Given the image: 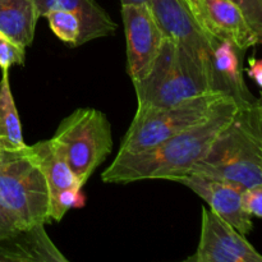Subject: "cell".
Returning <instances> with one entry per match:
<instances>
[{
	"instance_id": "7402d4cb",
	"label": "cell",
	"mask_w": 262,
	"mask_h": 262,
	"mask_svg": "<svg viewBox=\"0 0 262 262\" xmlns=\"http://www.w3.org/2000/svg\"><path fill=\"white\" fill-rule=\"evenodd\" d=\"M248 64H250V68L247 69L248 76L256 82L258 89H261L262 87V61L260 59L250 58Z\"/></svg>"
},
{
	"instance_id": "d4e9b609",
	"label": "cell",
	"mask_w": 262,
	"mask_h": 262,
	"mask_svg": "<svg viewBox=\"0 0 262 262\" xmlns=\"http://www.w3.org/2000/svg\"><path fill=\"white\" fill-rule=\"evenodd\" d=\"M188 2H189V4H191V8H192V9H193V7H194V5L197 4V3L200 2V0H188Z\"/></svg>"
},
{
	"instance_id": "e0dca14e",
	"label": "cell",
	"mask_w": 262,
	"mask_h": 262,
	"mask_svg": "<svg viewBox=\"0 0 262 262\" xmlns=\"http://www.w3.org/2000/svg\"><path fill=\"white\" fill-rule=\"evenodd\" d=\"M26 145L19 114L10 90L9 71H3L0 79V150L15 151Z\"/></svg>"
},
{
	"instance_id": "6da1fadb",
	"label": "cell",
	"mask_w": 262,
	"mask_h": 262,
	"mask_svg": "<svg viewBox=\"0 0 262 262\" xmlns=\"http://www.w3.org/2000/svg\"><path fill=\"white\" fill-rule=\"evenodd\" d=\"M239 102L228 97L200 124L159 145L132 154H118L101 174L104 183L128 184L140 181H171L186 176L201 160L217 136L234 117Z\"/></svg>"
},
{
	"instance_id": "603a6c76",
	"label": "cell",
	"mask_w": 262,
	"mask_h": 262,
	"mask_svg": "<svg viewBox=\"0 0 262 262\" xmlns=\"http://www.w3.org/2000/svg\"><path fill=\"white\" fill-rule=\"evenodd\" d=\"M15 232H19V230L13 228L12 225L5 220V217L0 214V237H2V235L12 234V233H15Z\"/></svg>"
},
{
	"instance_id": "8992f818",
	"label": "cell",
	"mask_w": 262,
	"mask_h": 262,
	"mask_svg": "<svg viewBox=\"0 0 262 262\" xmlns=\"http://www.w3.org/2000/svg\"><path fill=\"white\" fill-rule=\"evenodd\" d=\"M51 138L60 147L82 188L114 146L109 119L94 107H79L71 113L61 120Z\"/></svg>"
},
{
	"instance_id": "277c9868",
	"label": "cell",
	"mask_w": 262,
	"mask_h": 262,
	"mask_svg": "<svg viewBox=\"0 0 262 262\" xmlns=\"http://www.w3.org/2000/svg\"><path fill=\"white\" fill-rule=\"evenodd\" d=\"M0 214L17 230L53 223L48 182L28 145L0 159Z\"/></svg>"
},
{
	"instance_id": "484cf974",
	"label": "cell",
	"mask_w": 262,
	"mask_h": 262,
	"mask_svg": "<svg viewBox=\"0 0 262 262\" xmlns=\"http://www.w3.org/2000/svg\"><path fill=\"white\" fill-rule=\"evenodd\" d=\"M3 152H4V151H3V150H0V159H2V156H3Z\"/></svg>"
},
{
	"instance_id": "30bf717a",
	"label": "cell",
	"mask_w": 262,
	"mask_h": 262,
	"mask_svg": "<svg viewBox=\"0 0 262 262\" xmlns=\"http://www.w3.org/2000/svg\"><path fill=\"white\" fill-rule=\"evenodd\" d=\"M193 12L207 35L230 41L242 53L261 42L262 37L232 0H200Z\"/></svg>"
},
{
	"instance_id": "9c48e42d",
	"label": "cell",
	"mask_w": 262,
	"mask_h": 262,
	"mask_svg": "<svg viewBox=\"0 0 262 262\" xmlns=\"http://www.w3.org/2000/svg\"><path fill=\"white\" fill-rule=\"evenodd\" d=\"M148 4L165 37L211 66L210 36L201 27L188 0H150Z\"/></svg>"
},
{
	"instance_id": "cb8c5ba5",
	"label": "cell",
	"mask_w": 262,
	"mask_h": 262,
	"mask_svg": "<svg viewBox=\"0 0 262 262\" xmlns=\"http://www.w3.org/2000/svg\"><path fill=\"white\" fill-rule=\"evenodd\" d=\"M150 0H120V4H137V3H148Z\"/></svg>"
},
{
	"instance_id": "44dd1931",
	"label": "cell",
	"mask_w": 262,
	"mask_h": 262,
	"mask_svg": "<svg viewBox=\"0 0 262 262\" xmlns=\"http://www.w3.org/2000/svg\"><path fill=\"white\" fill-rule=\"evenodd\" d=\"M242 206L251 217L262 216V184L243 189Z\"/></svg>"
},
{
	"instance_id": "7c38bea8",
	"label": "cell",
	"mask_w": 262,
	"mask_h": 262,
	"mask_svg": "<svg viewBox=\"0 0 262 262\" xmlns=\"http://www.w3.org/2000/svg\"><path fill=\"white\" fill-rule=\"evenodd\" d=\"M210 42L212 49V77L216 91L233 97L239 104L255 100L243 78L242 51L238 50L230 41L215 36H210Z\"/></svg>"
},
{
	"instance_id": "d6986e66",
	"label": "cell",
	"mask_w": 262,
	"mask_h": 262,
	"mask_svg": "<svg viewBox=\"0 0 262 262\" xmlns=\"http://www.w3.org/2000/svg\"><path fill=\"white\" fill-rule=\"evenodd\" d=\"M26 49L0 32V69L9 71L12 66H23Z\"/></svg>"
},
{
	"instance_id": "2e32d148",
	"label": "cell",
	"mask_w": 262,
	"mask_h": 262,
	"mask_svg": "<svg viewBox=\"0 0 262 262\" xmlns=\"http://www.w3.org/2000/svg\"><path fill=\"white\" fill-rule=\"evenodd\" d=\"M40 18L35 0H0V32L27 49Z\"/></svg>"
},
{
	"instance_id": "4fadbf2b",
	"label": "cell",
	"mask_w": 262,
	"mask_h": 262,
	"mask_svg": "<svg viewBox=\"0 0 262 262\" xmlns=\"http://www.w3.org/2000/svg\"><path fill=\"white\" fill-rule=\"evenodd\" d=\"M0 262H67L45 227L19 230L0 237Z\"/></svg>"
},
{
	"instance_id": "ba28073f",
	"label": "cell",
	"mask_w": 262,
	"mask_h": 262,
	"mask_svg": "<svg viewBox=\"0 0 262 262\" xmlns=\"http://www.w3.org/2000/svg\"><path fill=\"white\" fill-rule=\"evenodd\" d=\"M189 262H262V256L246 235L215 214L202 207L201 234L194 255Z\"/></svg>"
},
{
	"instance_id": "8fae6325",
	"label": "cell",
	"mask_w": 262,
	"mask_h": 262,
	"mask_svg": "<svg viewBox=\"0 0 262 262\" xmlns=\"http://www.w3.org/2000/svg\"><path fill=\"white\" fill-rule=\"evenodd\" d=\"M174 182L188 187L209 205L215 214L233 225L243 235L252 232V217L242 206L243 189L241 187L197 174H186L176 178Z\"/></svg>"
},
{
	"instance_id": "3957f363",
	"label": "cell",
	"mask_w": 262,
	"mask_h": 262,
	"mask_svg": "<svg viewBox=\"0 0 262 262\" xmlns=\"http://www.w3.org/2000/svg\"><path fill=\"white\" fill-rule=\"evenodd\" d=\"M137 109L168 107L216 91L212 68L183 45L164 38L152 66L143 78L133 82Z\"/></svg>"
},
{
	"instance_id": "ffe728a7",
	"label": "cell",
	"mask_w": 262,
	"mask_h": 262,
	"mask_svg": "<svg viewBox=\"0 0 262 262\" xmlns=\"http://www.w3.org/2000/svg\"><path fill=\"white\" fill-rule=\"evenodd\" d=\"M242 10L252 30L262 37V0H232Z\"/></svg>"
},
{
	"instance_id": "5bb4252c",
	"label": "cell",
	"mask_w": 262,
	"mask_h": 262,
	"mask_svg": "<svg viewBox=\"0 0 262 262\" xmlns=\"http://www.w3.org/2000/svg\"><path fill=\"white\" fill-rule=\"evenodd\" d=\"M40 17L50 10H67L81 19V45L100 37L113 36L118 25L96 0H35Z\"/></svg>"
},
{
	"instance_id": "ac0fdd59",
	"label": "cell",
	"mask_w": 262,
	"mask_h": 262,
	"mask_svg": "<svg viewBox=\"0 0 262 262\" xmlns=\"http://www.w3.org/2000/svg\"><path fill=\"white\" fill-rule=\"evenodd\" d=\"M54 35L72 48L81 46L82 22L76 14L67 10H50L43 15Z\"/></svg>"
},
{
	"instance_id": "7a4b0ae2",
	"label": "cell",
	"mask_w": 262,
	"mask_h": 262,
	"mask_svg": "<svg viewBox=\"0 0 262 262\" xmlns=\"http://www.w3.org/2000/svg\"><path fill=\"white\" fill-rule=\"evenodd\" d=\"M188 174L224 181L242 189L262 184V104L238 105L234 117Z\"/></svg>"
},
{
	"instance_id": "9a60e30c",
	"label": "cell",
	"mask_w": 262,
	"mask_h": 262,
	"mask_svg": "<svg viewBox=\"0 0 262 262\" xmlns=\"http://www.w3.org/2000/svg\"><path fill=\"white\" fill-rule=\"evenodd\" d=\"M36 160L43 171L49 191H50V219L51 212L58 205L59 200L71 191H82L73 171L69 168L58 143L50 140L40 141L30 146Z\"/></svg>"
},
{
	"instance_id": "52a82bcc",
	"label": "cell",
	"mask_w": 262,
	"mask_h": 262,
	"mask_svg": "<svg viewBox=\"0 0 262 262\" xmlns=\"http://www.w3.org/2000/svg\"><path fill=\"white\" fill-rule=\"evenodd\" d=\"M120 10L127 42V72L135 82L146 76L165 36L148 3L123 4Z\"/></svg>"
},
{
	"instance_id": "5b68a950",
	"label": "cell",
	"mask_w": 262,
	"mask_h": 262,
	"mask_svg": "<svg viewBox=\"0 0 262 262\" xmlns=\"http://www.w3.org/2000/svg\"><path fill=\"white\" fill-rule=\"evenodd\" d=\"M223 92H210L179 104L158 109H137L118 154L148 150L163 141L206 120L223 101Z\"/></svg>"
}]
</instances>
